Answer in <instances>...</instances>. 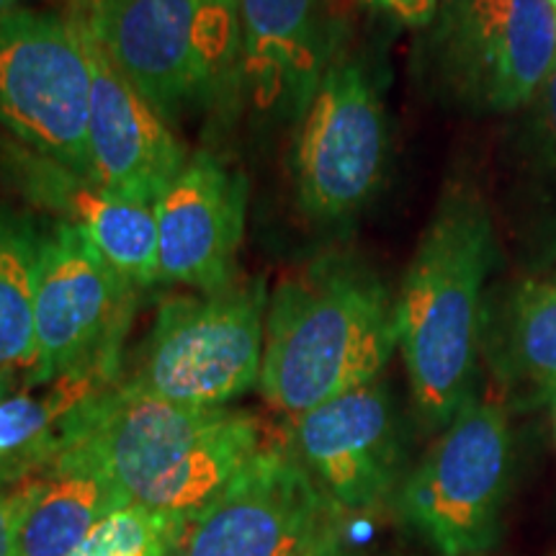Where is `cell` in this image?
<instances>
[{"instance_id": "1", "label": "cell", "mask_w": 556, "mask_h": 556, "mask_svg": "<svg viewBox=\"0 0 556 556\" xmlns=\"http://www.w3.org/2000/svg\"><path fill=\"white\" fill-rule=\"evenodd\" d=\"M500 255L490 201L469 180L443 191L397 296V345L422 426L443 430L475 397L486 281Z\"/></svg>"}, {"instance_id": "2", "label": "cell", "mask_w": 556, "mask_h": 556, "mask_svg": "<svg viewBox=\"0 0 556 556\" xmlns=\"http://www.w3.org/2000/svg\"><path fill=\"white\" fill-rule=\"evenodd\" d=\"M397 348V299L351 255H325L268 296L261 392L291 417L371 384Z\"/></svg>"}, {"instance_id": "3", "label": "cell", "mask_w": 556, "mask_h": 556, "mask_svg": "<svg viewBox=\"0 0 556 556\" xmlns=\"http://www.w3.org/2000/svg\"><path fill=\"white\" fill-rule=\"evenodd\" d=\"M65 446L86 451L129 503L193 523L266 433L245 409L176 405L122 379L78 417Z\"/></svg>"}, {"instance_id": "4", "label": "cell", "mask_w": 556, "mask_h": 556, "mask_svg": "<svg viewBox=\"0 0 556 556\" xmlns=\"http://www.w3.org/2000/svg\"><path fill=\"white\" fill-rule=\"evenodd\" d=\"M75 16L170 124L240 86L238 0H86Z\"/></svg>"}, {"instance_id": "5", "label": "cell", "mask_w": 556, "mask_h": 556, "mask_svg": "<svg viewBox=\"0 0 556 556\" xmlns=\"http://www.w3.org/2000/svg\"><path fill=\"white\" fill-rule=\"evenodd\" d=\"M268 296L266 281L250 278L163 302L129 381L176 405L227 407L261 384Z\"/></svg>"}, {"instance_id": "6", "label": "cell", "mask_w": 556, "mask_h": 556, "mask_svg": "<svg viewBox=\"0 0 556 556\" xmlns=\"http://www.w3.org/2000/svg\"><path fill=\"white\" fill-rule=\"evenodd\" d=\"M513 477L510 417L500 400L471 397L402 486L409 526L441 556H477L500 536Z\"/></svg>"}, {"instance_id": "7", "label": "cell", "mask_w": 556, "mask_h": 556, "mask_svg": "<svg viewBox=\"0 0 556 556\" xmlns=\"http://www.w3.org/2000/svg\"><path fill=\"white\" fill-rule=\"evenodd\" d=\"M556 65L552 0H446L428 45V75L471 114H518Z\"/></svg>"}, {"instance_id": "8", "label": "cell", "mask_w": 556, "mask_h": 556, "mask_svg": "<svg viewBox=\"0 0 556 556\" xmlns=\"http://www.w3.org/2000/svg\"><path fill=\"white\" fill-rule=\"evenodd\" d=\"M90 54L78 16H0V131L90 178Z\"/></svg>"}, {"instance_id": "9", "label": "cell", "mask_w": 556, "mask_h": 556, "mask_svg": "<svg viewBox=\"0 0 556 556\" xmlns=\"http://www.w3.org/2000/svg\"><path fill=\"white\" fill-rule=\"evenodd\" d=\"M387 155L379 90L361 62L340 54L299 119L291 150L299 208L323 225L351 219L377 193Z\"/></svg>"}, {"instance_id": "10", "label": "cell", "mask_w": 556, "mask_h": 556, "mask_svg": "<svg viewBox=\"0 0 556 556\" xmlns=\"http://www.w3.org/2000/svg\"><path fill=\"white\" fill-rule=\"evenodd\" d=\"M139 289L73 227L41 238L34 332L37 366L24 381H47L83 366H122Z\"/></svg>"}, {"instance_id": "11", "label": "cell", "mask_w": 556, "mask_h": 556, "mask_svg": "<svg viewBox=\"0 0 556 556\" xmlns=\"http://www.w3.org/2000/svg\"><path fill=\"white\" fill-rule=\"evenodd\" d=\"M291 443H268L222 486L189 528L184 556H302L336 531Z\"/></svg>"}, {"instance_id": "12", "label": "cell", "mask_w": 556, "mask_h": 556, "mask_svg": "<svg viewBox=\"0 0 556 556\" xmlns=\"http://www.w3.org/2000/svg\"><path fill=\"white\" fill-rule=\"evenodd\" d=\"M291 448L338 513H366L397 492L402 430L381 379L296 415Z\"/></svg>"}, {"instance_id": "13", "label": "cell", "mask_w": 556, "mask_h": 556, "mask_svg": "<svg viewBox=\"0 0 556 556\" xmlns=\"http://www.w3.org/2000/svg\"><path fill=\"white\" fill-rule=\"evenodd\" d=\"M163 283L214 294L238 281L245 235L248 178L201 150L152 206Z\"/></svg>"}, {"instance_id": "14", "label": "cell", "mask_w": 556, "mask_h": 556, "mask_svg": "<svg viewBox=\"0 0 556 556\" xmlns=\"http://www.w3.org/2000/svg\"><path fill=\"white\" fill-rule=\"evenodd\" d=\"M0 184L73 227L137 289L160 281L155 212L0 131Z\"/></svg>"}, {"instance_id": "15", "label": "cell", "mask_w": 556, "mask_h": 556, "mask_svg": "<svg viewBox=\"0 0 556 556\" xmlns=\"http://www.w3.org/2000/svg\"><path fill=\"white\" fill-rule=\"evenodd\" d=\"M240 88L263 116L302 119L332 62L340 26L332 0H238Z\"/></svg>"}, {"instance_id": "16", "label": "cell", "mask_w": 556, "mask_h": 556, "mask_svg": "<svg viewBox=\"0 0 556 556\" xmlns=\"http://www.w3.org/2000/svg\"><path fill=\"white\" fill-rule=\"evenodd\" d=\"M88 54L90 178L124 199L155 206L191 155L173 124L111 65L90 34Z\"/></svg>"}, {"instance_id": "17", "label": "cell", "mask_w": 556, "mask_h": 556, "mask_svg": "<svg viewBox=\"0 0 556 556\" xmlns=\"http://www.w3.org/2000/svg\"><path fill=\"white\" fill-rule=\"evenodd\" d=\"M500 212L528 274L556 270V65L536 99L513 114L500 157Z\"/></svg>"}, {"instance_id": "18", "label": "cell", "mask_w": 556, "mask_h": 556, "mask_svg": "<svg viewBox=\"0 0 556 556\" xmlns=\"http://www.w3.org/2000/svg\"><path fill=\"white\" fill-rule=\"evenodd\" d=\"M3 490L13 510L11 556H73L101 518L129 503L78 446L60 448L52 462Z\"/></svg>"}, {"instance_id": "19", "label": "cell", "mask_w": 556, "mask_h": 556, "mask_svg": "<svg viewBox=\"0 0 556 556\" xmlns=\"http://www.w3.org/2000/svg\"><path fill=\"white\" fill-rule=\"evenodd\" d=\"M482 353L510 405H556V276L528 274L490 291Z\"/></svg>"}, {"instance_id": "20", "label": "cell", "mask_w": 556, "mask_h": 556, "mask_svg": "<svg viewBox=\"0 0 556 556\" xmlns=\"http://www.w3.org/2000/svg\"><path fill=\"white\" fill-rule=\"evenodd\" d=\"M41 235L24 214L0 208V374L29 377L37 366L34 294Z\"/></svg>"}, {"instance_id": "21", "label": "cell", "mask_w": 556, "mask_h": 556, "mask_svg": "<svg viewBox=\"0 0 556 556\" xmlns=\"http://www.w3.org/2000/svg\"><path fill=\"white\" fill-rule=\"evenodd\" d=\"M191 523L124 503L101 518L73 556H184Z\"/></svg>"}, {"instance_id": "22", "label": "cell", "mask_w": 556, "mask_h": 556, "mask_svg": "<svg viewBox=\"0 0 556 556\" xmlns=\"http://www.w3.org/2000/svg\"><path fill=\"white\" fill-rule=\"evenodd\" d=\"M366 3L405 26H428L441 9V0H366Z\"/></svg>"}, {"instance_id": "23", "label": "cell", "mask_w": 556, "mask_h": 556, "mask_svg": "<svg viewBox=\"0 0 556 556\" xmlns=\"http://www.w3.org/2000/svg\"><path fill=\"white\" fill-rule=\"evenodd\" d=\"M13 552V510L9 492L0 486V556H11Z\"/></svg>"}, {"instance_id": "24", "label": "cell", "mask_w": 556, "mask_h": 556, "mask_svg": "<svg viewBox=\"0 0 556 556\" xmlns=\"http://www.w3.org/2000/svg\"><path fill=\"white\" fill-rule=\"evenodd\" d=\"M302 556H351V552H348V548L343 546V541H340L338 531H332L323 541H317V544Z\"/></svg>"}, {"instance_id": "25", "label": "cell", "mask_w": 556, "mask_h": 556, "mask_svg": "<svg viewBox=\"0 0 556 556\" xmlns=\"http://www.w3.org/2000/svg\"><path fill=\"white\" fill-rule=\"evenodd\" d=\"M16 3L18 0H0V16H3V13L16 11Z\"/></svg>"}, {"instance_id": "26", "label": "cell", "mask_w": 556, "mask_h": 556, "mask_svg": "<svg viewBox=\"0 0 556 556\" xmlns=\"http://www.w3.org/2000/svg\"><path fill=\"white\" fill-rule=\"evenodd\" d=\"M13 379H16V377H11V374H0V394H3L5 389L13 384Z\"/></svg>"}, {"instance_id": "27", "label": "cell", "mask_w": 556, "mask_h": 556, "mask_svg": "<svg viewBox=\"0 0 556 556\" xmlns=\"http://www.w3.org/2000/svg\"><path fill=\"white\" fill-rule=\"evenodd\" d=\"M552 3H554V9H556V0H552Z\"/></svg>"}, {"instance_id": "28", "label": "cell", "mask_w": 556, "mask_h": 556, "mask_svg": "<svg viewBox=\"0 0 556 556\" xmlns=\"http://www.w3.org/2000/svg\"><path fill=\"white\" fill-rule=\"evenodd\" d=\"M552 274H554V276H556V270H552Z\"/></svg>"}, {"instance_id": "29", "label": "cell", "mask_w": 556, "mask_h": 556, "mask_svg": "<svg viewBox=\"0 0 556 556\" xmlns=\"http://www.w3.org/2000/svg\"><path fill=\"white\" fill-rule=\"evenodd\" d=\"M477 556H484V554H477Z\"/></svg>"}]
</instances>
